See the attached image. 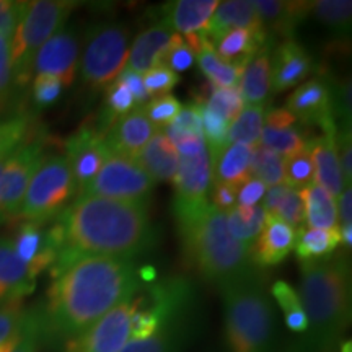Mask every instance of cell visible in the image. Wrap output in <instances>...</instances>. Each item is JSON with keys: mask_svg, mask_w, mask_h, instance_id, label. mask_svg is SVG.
<instances>
[{"mask_svg": "<svg viewBox=\"0 0 352 352\" xmlns=\"http://www.w3.org/2000/svg\"><path fill=\"white\" fill-rule=\"evenodd\" d=\"M78 6L67 0H36L28 2L25 15L10 39L12 76L15 91L25 90L33 77V60L39 47L64 28L65 20Z\"/></svg>", "mask_w": 352, "mask_h": 352, "instance_id": "6", "label": "cell"}, {"mask_svg": "<svg viewBox=\"0 0 352 352\" xmlns=\"http://www.w3.org/2000/svg\"><path fill=\"white\" fill-rule=\"evenodd\" d=\"M191 321L192 315L166 321L148 338L127 341L121 352H182L192 333Z\"/></svg>", "mask_w": 352, "mask_h": 352, "instance_id": "29", "label": "cell"}, {"mask_svg": "<svg viewBox=\"0 0 352 352\" xmlns=\"http://www.w3.org/2000/svg\"><path fill=\"white\" fill-rule=\"evenodd\" d=\"M195 56L202 74L209 78V82L212 85L220 88H230L239 85L243 69L220 59L209 39L202 36L195 51Z\"/></svg>", "mask_w": 352, "mask_h": 352, "instance_id": "33", "label": "cell"}, {"mask_svg": "<svg viewBox=\"0 0 352 352\" xmlns=\"http://www.w3.org/2000/svg\"><path fill=\"white\" fill-rule=\"evenodd\" d=\"M250 176L261 182L264 186H276L284 183V158L258 144L252 151Z\"/></svg>", "mask_w": 352, "mask_h": 352, "instance_id": "39", "label": "cell"}, {"mask_svg": "<svg viewBox=\"0 0 352 352\" xmlns=\"http://www.w3.org/2000/svg\"><path fill=\"white\" fill-rule=\"evenodd\" d=\"M297 230L266 214V222L252 246V263L256 270L276 266L289 256L296 246Z\"/></svg>", "mask_w": 352, "mask_h": 352, "instance_id": "19", "label": "cell"}, {"mask_svg": "<svg viewBox=\"0 0 352 352\" xmlns=\"http://www.w3.org/2000/svg\"><path fill=\"white\" fill-rule=\"evenodd\" d=\"M16 256L23 261L34 276L51 270L56 263L57 250L47 235L46 223L21 222L16 228L15 239L12 240Z\"/></svg>", "mask_w": 352, "mask_h": 352, "instance_id": "18", "label": "cell"}, {"mask_svg": "<svg viewBox=\"0 0 352 352\" xmlns=\"http://www.w3.org/2000/svg\"><path fill=\"white\" fill-rule=\"evenodd\" d=\"M64 85L51 76H36L32 85V101L38 109L54 104L63 94Z\"/></svg>", "mask_w": 352, "mask_h": 352, "instance_id": "51", "label": "cell"}, {"mask_svg": "<svg viewBox=\"0 0 352 352\" xmlns=\"http://www.w3.org/2000/svg\"><path fill=\"white\" fill-rule=\"evenodd\" d=\"M300 196L305 208V223L308 228L331 230L338 228V204L336 199L318 184L311 183L300 189Z\"/></svg>", "mask_w": 352, "mask_h": 352, "instance_id": "31", "label": "cell"}, {"mask_svg": "<svg viewBox=\"0 0 352 352\" xmlns=\"http://www.w3.org/2000/svg\"><path fill=\"white\" fill-rule=\"evenodd\" d=\"M77 195L67 158L60 153L46 155L34 171L15 219L19 222L50 223Z\"/></svg>", "mask_w": 352, "mask_h": 352, "instance_id": "7", "label": "cell"}, {"mask_svg": "<svg viewBox=\"0 0 352 352\" xmlns=\"http://www.w3.org/2000/svg\"><path fill=\"white\" fill-rule=\"evenodd\" d=\"M33 274L13 250L12 240L0 236V307L20 302L36 287Z\"/></svg>", "mask_w": 352, "mask_h": 352, "instance_id": "20", "label": "cell"}, {"mask_svg": "<svg viewBox=\"0 0 352 352\" xmlns=\"http://www.w3.org/2000/svg\"><path fill=\"white\" fill-rule=\"evenodd\" d=\"M239 90L245 104H264L271 94V47H264L243 67Z\"/></svg>", "mask_w": 352, "mask_h": 352, "instance_id": "30", "label": "cell"}, {"mask_svg": "<svg viewBox=\"0 0 352 352\" xmlns=\"http://www.w3.org/2000/svg\"><path fill=\"white\" fill-rule=\"evenodd\" d=\"M108 155L104 132H101L96 124H83L67 139L64 157L72 171L77 195H80L82 189L95 178Z\"/></svg>", "mask_w": 352, "mask_h": 352, "instance_id": "13", "label": "cell"}, {"mask_svg": "<svg viewBox=\"0 0 352 352\" xmlns=\"http://www.w3.org/2000/svg\"><path fill=\"white\" fill-rule=\"evenodd\" d=\"M311 70V56L294 39H287L271 56V88L276 94L296 88L310 76Z\"/></svg>", "mask_w": 352, "mask_h": 352, "instance_id": "17", "label": "cell"}, {"mask_svg": "<svg viewBox=\"0 0 352 352\" xmlns=\"http://www.w3.org/2000/svg\"><path fill=\"white\" fill-rule=\"evenodd\" d=\"M287 352H305V351H303V347H302V346H298V344H296V346L289 347V349H287Z\"/></svg>", "mask_w": 352, "mask_h": 352, "instance_id": "62", "label": "cell"}, {"mask_svg": "<svg viewBox=\"0 0 352 352\" xmlns=\"http://www.w3.org/2000/svg\"><path fill=\"white\" fill-rule=\"evenodd\" d=\"M10 153H12V152H10ZM10 153H8V155H6V157L0 158V175H2L3 168H6V165H7V162H8V157H10Z\"/></svg>", "mask_w": 352, "mask_h": 352, "instance_id": "61", "label": "cell"}, {"mask_svg": "<svg viewBox=\"0 0 352 352\" xmlns=\"http://www.w3.org/2000/svg\"><path fill=\"white\" fill-rule=\"evenodd\" d=\"M195 60L196 56L191 51V47L188 46V43L184 41L183 36L175 34L160 57V65L170 69L175 74H182L184 70L191 69Z\"/></svg>", "mask_w": 352, "mask_h": 352, "instance_id": "47", "label": "cell"}, {"mask_svg": "<svg viewBox=\"0 0 352 352\" xmlns=\"http://www.w3.org/2000/svg\"><path fill=\"white\" fill-rule=\"evenodd\" d=\"M264 195H266V186L258 179L252 178L239 189L236 201H239V206L253 208V206H258V202L263 199Z\"/></svg>", "mask_w": 352, "mask_h": 352, "instance_id": "56", "label": "cell"}, {"mask_svg": "<svg viewBox=\"0 0 352 352\" xmlns=\"http://www.w3.org/2000/svg\"><path fill=\"white\" fill-rule=\"evenodd\" d=\"M168 126L184 135H201L202 138L201 107L196 103L182 107L179 113L176 114L175 120Z\"/></svg>", "mask_w": 352, "mask_h": 352, "instance_id": "52", "label": "cell"}, {"mask_svg": "<svg viewBox=\"0 0 352 352\" xmlns=\"http://www.w3.org/2000/svg\"><path fill=\"white\" fill-rule=\"evenodd\" d=\"M228 352H274L276 311L261 277L220 289Z\"/></svg>", "mask_w": 352, "mask_h": 352, "instance_id": "5", "label": "cell"}, {"mask_svg": "<svg viewBox=\"0 0 352 352\" xmlns=\"http://www.w3.org/2000/svg\"><path fill=\"white\" fill-rule=\"evenodd\" d=\"M142 82L148 96H151V100H153L170 95V91L173 90L176 83L179 82V77L178 74L171 72L170 69L164 67V65H157V67L148 70L147 74H144Z\"/></svg>", "mask_w": 352, "mask_h": 352, "instance_id": "49", "label": "cell"}, {"mask_svg": "<svg viewBox=\"0 0 352 352\" xmlns=\"http://www.w3.org/2000/svg\"><path fill=\"white\" fill-rule=\"evenodd\" d=\"M80 41L74 26H64L39 47L33 60L36 76H51L60 80L64 87L72 85L78 70Z\"/></svg>", "mask_w": 352, "mask_h": 352, "instance_id": "12", "label": "cell"}, {"mask_svg": "<svg viewBox=\"0 0 352 352\" xmlns=\"http://www.w3.org/2000/svg\"><path fill=\"white\" fill-rule=\"evenodd\" d=\"M336 132L338 127L323 131L321 138L311 139L310 142V155L315 170L314 183L323 188L324 191H328L334 199L340 197L346 188L340 160H338Z\"/></svg>", "mask_w": 352, "mask_h": 352, "instance_id": "21", "label": "cell"}, {"mask_svg": "<svg viewBox=\"0 0 352 352\" xmlns=\"http://www.w3.org/2000/svg\"><path fill=\"white\" fill-rule=\"evenodd\" d=\"M271 296L276 298L277 305L283 310L285 324H287L290 331L307 333V315L303 311L300 298H298L292 285L285 283V280H276L271 287Z\"/></svg>", "mask_w": 352, "mask_h": 352, "instance_id": "38", "label": "cell"}, {"mask_svg": "<svg viewBox=\"0 0 352 352\" xmlns=\"http://www.w3.org/2000/svg\"><path fill=\"white\" fill-rule=\"evenodd\" d=\"M271 217L280 220L285 226L292 227L294 230L305 228V208H303L300 191L290 188Z\"/></svg>", "mask_w": 352, "mask_h": 352, "instance_id": "46", "label": "cell"}, {"mask_svg": "<svg viewBox=\"0 0 352 352\" xmlns=\"http://www.w3.org/2000/svg\"><path fill=\"white\" fill-rule=\"evenodd\" d=\"M336 152L340 160L341 173L344 184L351 186L352 182V134L347 127H338L336 132Z\"/></svg>", "mask_w": 352, "mask_h": 352, "instance_id": "53", "label": "cell"}, {"mask_svg": "<svg viewBox=\"0 0 352 352\" xmlns=\"http://www.w3.org/2000/svg\"><path fill=\"white\" fill-rule=\"evenodd\" d=\"M338 204V223L341 226H352V189L344 188L336 201Z\"/></svg>", "mask_w": 352, "mask_h": 352, "instance_id": "58", "label": "cell"}, {"mask_svg": "<svg viewBox=\"0 0 352 352\" xmlns=\"http://www.w3.org/2000/svg\"><path fill=\"white\" fill-rule=\"evenodd\" d=\"M217 6V0H176L164 7L166 13L164 20L179 36L184 34L186 39L204 36L206 26Z\"/></svg>", "mask_w": 352, "mask_h": 352, "instance_id": "25", "label": "cell"}, {"mask_svg": "<svg viewBox=\"0 0 352 352\" xmlns=\"http://www.w3.org/2000/svg\"><path fill=\"white\" fill-rule=\"evenodd\" d=\"M253 147L241 144H228L217 153H209L212 183L240 189L252 179L250 176V162H252Z\"/></svg>", "mask_w": 352, "mask_h": 352, "instance_id": "27", "label": "cell"}, {"mask_svg": "<svg viewBox=\"0 0 352 352\" xmlns=\"http://www.w3.org/2000/svg\"><path fill=\"white\" fill-rule=\"evenodd\" d=\"M340 245V227L331 228V230L302 228V230H297V240L294 250H296L298 261L308 263L331 258Z\"/></svg>", "mask_w": 352, "mask_h": 352, "instance_id": "32", "label": "cell"}, {"mask_svg": "<svg viewBox=\"0 0 352 352\" xmlns=\"http://www.w3.org/2000/svg\"><path fill=\"white\" fill-rule=\"evenodd\" d=\"M274 38L270 36L264 28L230 30L214 44L217 56L226 63L243 69L259 51L272 47Z\"/></svg>", "mask_w": 352, "mask_h": 352, "instance_id": "23", "label": "cell"}, {"mask_svg": "<svg viewBox=\"0 0 352 352\" xmlns=\"http://www.w3.org/2000/svg\"><path fill=\"white\" fill-rule=\"evenodd\" d=\"M264 124V104H245L228 127V144L256 147Z\"/></svg>", "mask_w": 352, "mask_h": 352, "instance_id": "36", "label": "cell"}, {"mask_svg": "<svg viewBox=\"0 0 352 352\" xmlns=\"http://www.w3.org/2000/svg\"><path fill=\"white\" fill-rule=\"evenodd\" d=\"M340 233H341V243L344 245L347 250H351V246H352V226H341Z\"/></svg>", "mask_w": 352, "mask_h": 352, "instance_id": "60", "label": "cell"}, {"mask_svg": "<svg viewBox=\"0 0 352 352\" xmlns=\"http://www.w3.org/2000/svg\"><path fill=\"white\" fill-rule=\"evenodd\" d=\"M285 109L302 124L318 126L321 131L338 127L333 116L331 90L327 77L323 76L294 88L285 101Z\"/></svg>", "mask_w": 352, "mask_h": 352, "instance_id": "14", "label": "cell"}, {"mask_svg": "<svg viewBox=\"0 0 352 352\" xmlns=\"http://www.w3.org/2000/svg\"><path fill=\"white\" fill-rule=\"evenodd\" d=\"M176 196L173 206H197L208 201L212 171H210L209 152L196 157H179L178 171L173 178Z\"/></svg>", "mask_w": 352, "mask_h": 352, "instance_id": "16", "label": "cell"}, {"mask_svg": "<svg viewBox=\"0 0 352 352\" xmlns=\"http://www.w3.org/2000/svg\"><path fill=\"white\" fill-rule=\"evenodd\" d=\"M157 183L132 158L109 153L94 179L78 196H98L108 199L148 206Z\"/></svg>", "mask_w": 352, "mask_h": 352, "instance_id": "9", "label": "cell"}, {"mask_svg": "<svg viewBox=\"0 0 352 352\" xmlns=\"http://www.w3.org/2000/svg\"><path fill=\"white\" fill-rule=\"evenodd\" d=\"M183 256L191 270L219 289L256 274L250 252L230 235L226 214L210 202L173 206Z\"/></svg>", "mask_w": 352, "mask_h": 352, "instance_id": "3", "label": "cell"}, {"mask_svg": "<svg viewBox=\"0 0 352 352\" xmlns=\"http://www.w3.org/2000/svg\"><path fill=\"white\" fill-rule=\"evenodd\" d=\"M204 107L212 113L219 114L226 121L232 122L241 113V109L245 108V100L240 94L239 87H214V90L210 91L208 100H206Z\"/></svg>", "mask_w": 352, "mask_h": 352, "instance_id": "41", "label": "cell"}, {"mask_svg": "<svg viewBox=\"0 0 352 352\" xmlns=\"http://www.w3.org/2000/svg\"><path fill=\"white\" fill-rule=\"evenodd\" d=\"M46 157L44 138L26 139L8 157L0 175V226L15 219L34 171Z\"/></svg>", "mask_w": 352, "mask_h": 352, "instance_id": "10", "label": "cell"}, {"mask_svg": "<svg viewBox=\"0 0 352 352\" xmlns=\"http://www.w3.org/2000/svg\"><path fill=\"white\" fill-rule=\"evenodd\" d=\"M175 34L173 28L165 20L148 26L132 43L124 69L144 76L148 70L160 65V57Z\"/></svg>", "mask_w": 352, "mask_h": 352, "instance_id": "22", "label": "cell"}, {"mask_svg": "<svg viewBox=\"0 0 352 352\" xmlns=\"http://www.w3.org/2000/svg\"><path fill=\"white\" fill-rule=\"evenodd\" d=\"M352 349H351V342L347 341V342H344V344H342V347H341V352H351Z\"/></svg>", "mask_w": 352, "mask_h": 352, "instance_id": "63", "label": "cell"}, {"mask_svg": "<svg viewBox=\"0 0 352 352\" xmlns=\"http://www.w3.org/2000/svg\"><path fill=\"white\" fill-rule=\"evenodd\" d=\"M28 2H10V0H0V33L12 36L16 25L20 23L21 16L25 15Z\"/></svg>", "mask_w": 352, "mask_h": 352, "instance_id": "54", "label": "cell"}, {"mask_svg": "<svg viewBox=\"0 0 352 352\" xmlns=\"http://www.w3.org/2000/svg\"><path fill=\"white\" fill-rule=\"evenodd\" d=\"M226 220L228 232L233 239L252 250L253 243L264 228L266 212L261 206H253V208L235 206L226 212Z\"/></svg>", "mask_w": 352, "mask_h": 352, "instance_id": "34", "label": "cell"}, {"mask_svg": "<svg viewBox=\"0 0 352 352\" xmlns=\"http://www.w3.org/2000/svg\"><path fill=\"white\" fill-rule=\"evenodd\" d=\"M236 28H263V23L259 20L253 0H227V2H219L208 26H206L204 38L209 39L210 44L214 46L227 32Z\"/></svg>", "mask_w": 352, "mask_h": 352, "instance_id": "24", "label": "cell"}, {"mask_svg": "<svg viewBox=\"0 0 352 352\" xmlns=\"http://www.w3.org/2000/svg\"><path fill=\"white\" fill-rule=\"evenodd\" d=\"M310 12L315 19L328 26L333 33L346 38L351 33L352 2L351 0H318L310 2Z\"/></svg>", "mask_w": 352, "mask_h": 352, "instance_id": "37", "label": "cell"}, {"mask_svg": "<svg viewBox=\"0 0 352 352\" xmlns=\"http://www.w3.org/2000/svg\"><path fill=\"white\" fill-rule=\"evenodd\" d=\"M297 296L308 321L303 351L333 352L351 321V267L346 253L300 263Z\"/></svg>", "mask_w": 352, "mask_h": 352, "instance_id": "4", "label": "cell"}, {"mask_svg": "<svg viewBox=\"0 0 352 352\" xmlns=\"http://www.w3.org/2000/svg\"><path fill=\"white\" fill-rule=\"evenodd\" d=\"M116 82H120L124 87H127V90L131 91L132 96H134L135 103H138L139 107H145V104L151 101V96H148L147 90H145L142 76H140V74H135V72H132V70L122 69L120 76L116 77Z\"/></svg>", "mask_w": 352, "mask_h": 352, "instance_id": "55", "label": "cell"}, {"mask_svg": "<svg viewBox=\"0 0 352 352\" xmlns=\"http://www.w3.org/2000/svg\"><path fill=\"white\" fill-rule=\"evenodd\" d=\"M182 109V103L175 98L173 95H165L160 98H153L144 107V111L147 118L155 127L160 129V126H168L175 120L176 114Z\"/></svg>", "mask_w": 352, "mask_h": 352, "instance_id": "50", "label": "cell"}, {"mask_svg": "<svg viewBox=\"0 0 352 352\" xmlns=\"http://www.w3.org/2000/svg\"><path fill=\"white\" fill-rule=\"evenodd\" d=\"M157 129L145 114L144 107H139L120 118L104 132V144L109 153L135 160Z\"/></svg>", "mask_w": 352, "mask_h": 352, "instance_id": "15", "label": "cell"}, {"mask_svg": "<svg viewBox=\"0 0 352 352\" xmlns=\"http://www.w3.org/2000/svg\"><path fill=\"white\" fill-rule=\"evenodd\" d=\"M25 314L26 310L21 300L0 307V347L8 344L12 340L19 336Z\"/></svg>", "mask_w": 352, "mask_h": 352, "instance_id": "48", "label": "cell"}, {"mask_svg": "<svg viewBox=\"0 0 352 352\" xmlns=\"http://www.w3.org/2000/svg\"><path fill=\"white\" fill-rule=\"evenodd\" d=\"M135 162L155 183L173 182L179 165V153L166 139L164 131L157 129L153 138L135 157Z\"/></svg>", "mask_w": 352, "mask_h": 352, "instance_id": "28", "label": "cell"}, {"mask_svg": "<svg viewBox=\"0 0 352 352\" xmlns=\"http://www.w3.org/2000/svg\"><path fill=\"white\" fill-rule=\"evenodd\" d=\"M142 287L134 259L83 256L52 277L44 307V344L59 346L95 324Z\"/></svg>", "mask_w": 352, "mask_h": 352, "instance_id": "2", "label": "cell"}, {"mask_svg": "<svg viewBox=\"0 0 352 352\" xmlns=\"http://www.w3.org/2000/svg\"><path fill=\"white\" fill-rule=\"evenodd\" d=\"M197 104V103H196ZM201 107V121H202V138L209 145V153H217L228 145V127L230 122L220 118L204 107Z\"/></svg>", "mask_w": 352, "mask_h": 352, "instance_id": "44", "label": "cell"}, {"mask_svg": "<svg viewBox=\"0 0 352 352\" xmlns=\"http://www.w3.org/2000/svg\"><path fill=\"white\" fill-rule=\"evenodd\" d=\"M129 54V30L124 25L104 21L96 23L85 34L80 76L88 87L98 90L116 80L126 67Z\"/></svg>", "mask_w": 352, "mask_h": 352, "instance_id": "8", "label": "cell"}, {"mask_svg": "<svg viewBox=\"0 0 352 352\" xmlns=\"http://www.w3.org/2000/svg\"><path fill=\"white\" fill-rule=\"evenodd\" d=\"M134 297L108 311L103 318L64 344V352H121L131 334Z\"/></svg>", "mask_w": 352, "mask_h": 352, "instance_id": "11", "label": "cell"}, {"mask_svg": "<svg viewBox=\"0 0 352 352\" xmlns=\"http://www.w3.org/2000/svg\"><path fill=\"white\" fill-rule=\"evenodd\" d=\"M314 162L310 155V145L305 151L284 158V183L289 188L300 191L308 184L314 183Z\"/></svg>", "mask_w": 352, "mask_h": 352, "instance_id": "40", "label": "cell"}, {"mask_svg": "<svg viewBox=\"0 0 352 352\" xmlns=\"http://www.w3.org/2000/svg\"><path fill=\"white\" fill-rule=\"evenodd\" d=\"M10 39L12 36L0 33V116L7 114L12 108V103L16 100L12 76Z\"/></svg>", "mask_w": 352, "mask_h": 352, "instance_id": "42", "label": "cell"}, {"mask_svg": "<svg viewBox=\"0 0 352 352\" xmlns=\"http://www.w3.org/2000/svg\"><path fill=\"white\" fill-rule=\"evenodd\" d=\"M210 189H212V206L215 209H219L220 212L226 214L232 208H235L236 192H239V189L217 183L210 184Z\"/></svg>", "mask_w": 352, "mask_h": 352, "instance_id": "57", "label": "cell"}, {"mask_svg": "<svg viewBox=\"0 0 352 352\" xmlns=\"http://www.w3.org/2000/svg\"><path fill=\"white\" fill-rule=\"evenodd\" d=\"M263 28L272 38H292L297 25L310 12V2H277V0H254Z\"/></svg>", "mask_w": 352, "mask_h": 352, "instance_id": "26", "label": "cell"}, {"mask_svg": "<svg viewBox=\"0 0 352 352\" xmlns=\"http://www.w3.org/2000/svg\"><path fill=\"white\" fill-rule=\"evenodd\" d=\"M47 235L57 250L51 277L83 256L135 259L158 241L148 206L98 196H78L51 220Z\"/></svg>", "mask_w": 352, "mask_h": 352, "instance_id": "1", "label": "cell"}, {"mask_svg": "<svg viewBox=\"0 0 352 352\" xmlns=\"http://www.w3.org/2000/svg\"><path fill=\"white\" fill-rule=\"evenodd\" d=\"M32 121L28 116H15L0 121V158L15 151L30 135Z\"/></svg>", "mask_w": 352, "mask_h": 352, "instance_id": "45", "label": "cell"}, {"mask_svg": "<svg viewBox=\"0 0 352 352\" xmlns=\"http://www.w3.org/2000/svg\"><path fill=\"white\" fill-rule=\"evenodd\" d=\"M44 346L43 318L39 307L26 310L23 323H21L20 338L12 352H39Z\"/></svg>", "mask_w": 352, "mask_h": 352, "instance_id": "43", "label": "cell"}, {"mask_svg": "<svg viewBox=\"0 0 352 352\" xmlns=\"http://www.w3.org/2000/svg\"><path fill=\"white\" fill-rule=\"evenodd\" d=\"M310 142L311 139H308L300 127H297L296 124L289 127L263 126L261 139H259V144L263 147L270 148V151L276 152L277 155L283 158L305 151Z\"/></svg>", "mask_w": 352, "mask_h": 352, "instance_id": "35", "label": "cell"}, {"mask_svg": "<svg viewBox=\"0 0 352 352\" xmlns=\"http://www.w3.org/2000/svg\"><path fill=\"white\" fill-rule=\"evenodd\" d=\"M264 120H266V126L270 127H289L297 122L296 118L285 108L270 109L267 113H264Z\"/></svg>", "mask_w": 352, "mask_h": 352, "instance_id": "59", "label": "cell"}]
</instances>
